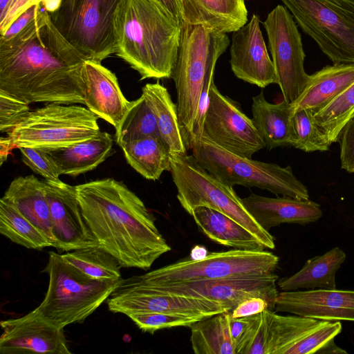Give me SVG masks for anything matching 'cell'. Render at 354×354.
<instances>
[{
  "instance_id": "obj_1",
  "label": "cell",
  "mask_w": 354,
  "mask_h": 354,
  "mask_svg": "<svg viewBox=\"0 0 354 354\" xmlns=\"http://www.w3.org/2000/svg\"><path fill=\"white\" fill-rule=\"evenodd\" d=\"M85 60L57 30L41 2L25 28L0 40V92L28 104H85Z\"/></svg>"
},
{
  "instance_id": "obj_2",
  "label": "cell",
  "mask_w": 354,
  "mask_h": 354,
  "mask_svg": "<svg viewBox=\"0 0 354 354\" xmlns=\"http://www.w3.org/2000/svg\"><path fill=\"white\" fill-rule=\"evenodd\" d=\"M77 199L99 247L121 267L149 270L171 248L143 201L112 178L75 186Z\"/></svg>"
},
{
  "instance_id": "obj_3",
  "label": "cell",
  "mask_w": 354,
  "mask_h": 354,
  "mask_svg": "<svg viewBox=\"0 0 354 354\" xmlns=\"http://www.w3.org/2000/svg\"><path fill=\"white\" fill-rule=\"evenodd\" d=\"M118 50L140 80L170 78L182 26L156 0H127L116 19Z\"/></svg>"
},
{
  "instance_id": "obj_4",
  "label": "cell",
  "mask_w": 354,
  "mask_h": 354,
  "mask_svg": "<svg viewBox=\"0 0 354 354\" xmlns=\"http://www.w3.org/2000/svg\"><path fill=\"white\" fill-rule=\"evenodd\" d=\"M247 317L236 354H326L342 330L340 321L280 315L270 310Z\"/></svg>"
},
{
  "instance_id": "obj_5",
  "label": "cell",
  "mask_w": 354,
  "mask_h": 354,
  "mask_svg": "<svg viewBox=\"0 0 354 354\" xmlns=\"http://www.w3.org/2000/svg\"><path fill=\"white\" fill-rule=\"evenodd\" d=\"M43 272L48 275V289L34 310L61 328L83 322L106 301L122 279L92 278L53 251L48 252Z\"/></svg>"
},
{
  "instance_id": "obj_6",
  "label": "cell",
  "mask_w": 354,
  "mask_h": 354,
  "mask_svg": "<svg viewBox=\"0 0 354 354\" xmlns=\"http://www.w3.org/2000/svg\"><path fill=\"white\" fill-rule=\"evenodd\" d=\"M230 44L226 33L201 24L182 26L178 57L172 73L179 121L187 146L193 133L206 75L215 68ZM188 148V147H187Z\"/></svg>"
},
{
  "instance_id": "obj_7",
  "label": "cell",
  "mask_w": 354,
  "mask_h": 354,
  "mask_svg": "<svg viewBox=\"0 0 354 354\" xmlns=\"http://www.w3.org/2000/svg\"><path fill=\"white\" fill-rule=\"evenodd\" d=\"M170 161L177 199L189 214L198 207L215 209L246 228L266 249L275 248L274 236L251 216L233 187L207 171L193 155L171 156Z\"/></svg>"
},
{
  "instance_id": "obj_8",
  "label": "cell",
  "mask_w": 354,
  "mask_h": 354,
  "mask_svg": "<svg viewBox=\"0 0 354 354\" xmlns=\"http://www.w3.org/2000/svg\"><path fill=\"white\" fill-rule=\"evenodd\" d=\"M188 148L202 167L230 186L257 187L277 196L309 199L307 187L294 175L290 166L234 154L203 136L192 138Z\"/></svg>"
},
{
  "instance_id": "obj_9",
  "label": "cell",
  "mask_w": 354,
  "mask_h": 354,
  "mask_svg": "<svg viewBox=\"0 0 354 354\" xmlns=\"http://www.w3.org/2000/svg\"><path fill=\"white\" fill-rule=\"evenodd\" d=\"M127 0H60L49 17L87 60L100 62L118 50L116 19Z\"/></svg>"
},
{
  "instance_id": "obj_10",
  "label": "cell",
  "mask_w": 354,
  "mask_h": 354,
  "mask_svg": "<svg viewBox=\"0 0 354 354\" xmlns=\"http://www.w3.org/2000/svg\"><path fill=\"white\" fill-rule=\"evenodd\" d=\"M98 118L82 106L50 102L30 110L7 136L15 149L65 147L98 135Z\"/></svg>"
},
{
  "instance_id": "obj_11",
  "label": "cell",
  "mask_w": 354,
  "mask_h": 354,
  "mask_svg": "<svg viewBox=\"0 0 354 354\" xmlns=\"http://www.w3.org/2000/svg\"><path fill=\"white\" fill-rule=\"evenodd\" d=\"M333 64L354 63V0H281Z\"/></svg>"
},
{
  "instance_id": "obj_12",
  "label": "cell",
  "mask_w": 354,
  "mask_h": 354,
  "mask_svg": "<svg viewBox=\"0 0 354 354\" xmlns=\"http://www.w3.org/2000/svg\"><path fill=\"white\" fill-rule=\"evenodd\" d=\"M279 261L277 255L266 250L233 249L209 253L198 261H178L132 278L144 283H167L268 274L274 272Z\"/></svg>"
},
{
  "instance_id": "obj_13",
  "label": "cell",
  "mask_w": 354,
  "mask_h": 354,
  "mask_svg": "<svg viewBox=\"0 0 354 354\" xmlns=\"http://www.w3.org/2000/svg\"><path fill=\"white\" fill-rule=\"evenodd\" d=\"M283 100L292 104L305 89L309 75L304 69L301 37L287 8L277 6L263 22Z\"/></svg>"
},
{
  "instance_id": "obj_14",
  "label": "cell",
  "mask_w": 354,
  "mask_h": 354,
  "mask_svg": "<svg viewBox=\"0 0 354 354\" xmlns=\"http://www.w3.org/2000/svg\"><path fill=\"white\" fill-rule=\"evenodd\" d=\"M274 272L234 276L223 279L193 282L151 283L122 279L124 284L145 288L167 295L205 298L223 303L231 311L241 301L253 297L266 299L274 310V300L279 293Z\"/></svg>"
},
{
  "instance_id": "obj_15",
  "label": "cell",
  "mask_w": 354,
  "mask_h": 354,
  "mask_svg": "<svg viewBox=\"0 0 354 354\" xmlns=\"http://www.w3.org/2000/svg\"><path fill=\"white\" fill-rule=\"evenodd\" d=\"M201 136L234 154L248 158L266 147L252 119L243 112L236 102L223 95L214 83L209 91Z\"/></svg>"
},
{
  "instance_id": "obj_16",
  "label": "cell",
  "mask_w": 354,
  "mask_h": 354,
  "mask_svg": "<svg viewBox=\"0 0 354 354\" xmlns=\"http://www.w3.org/2000/svg\"><path fill=\"white\" fill-rule=\"evenodd\" d=\"M109 310L127 316L135 313H162L208 317L230 312L223 303L205 298L162 294L120 282L106 299Z\"/></svg>"
},
{
  "instance_id": "obj_17",
  "label": "cell",
  "mask_w": 354,
  "mask_h": 354,
  "mask_svg": "<svg viewBox=\"0 0 354 354\" xmlns=\"http://www.w3.org/2000/svg\"><path fill=\"white\" fill-rule=\"evenodd\" d=\"M54 248L61 251L99 247L83 216L75 186L44 180Z\"/></svg>"
},
{
  "instance_id": "obj_18",
  "label": "cell",
  "mask_w": 354,
  "mask_h": 354,
  "mask_svg": "<svg viewBox=\"0 0 354 354\" xmlns=\"http://www.w3.org/2000/svg\"><path fill=\"white\" fill-rule=\"evenodd\" d=\"M1 354H71L64 328L41 317L34 310L23 317L1 322Z\"/></svg>"
},
{
  "instance_id": "obj_19",
  "label": "cell",
  "mask_w": 354,
  "mask_h": 354,
  "mask_svg": "<svg viewBox=\"0 0 354 354\" xmlns=\"http://www.w3.org/2000/svg\"><path fill=\"white\" fill-rule=\"evenodd\" d=\"M259 22V17L253 15L248 24L233 32L230 63L237 78L266 88L270 84H277V80Z\"/></svg>"
},
{
  "instance_id": "obj_20",
  "label": "cell",
  "mask_w": 354,
  "mask_h": 354,
  "mask_svg": "<svg viewBox=\"0 0 354 354\" xmlns=\"http://www.w3.org/2000/svg\"><path fill=\"white\" fill-rule=\"evenodd\" d=\"M274 311L331 322H354V290L282 291L274 300Z\"/></svg>"
},
{
  "instance_id": "obj_21",
  "label": "cell",
  "mask_w": 354,
  "mask_h": 354,
  "mask_svg": "<svg viewBox=\"0 0 354 354\" xmlns=\"http://www.w3.org/2000/svg\"><path fill=\"white\" fill-rule=\"evenodd\" d=\"M85 104L116 129L131 104L123 95L115 75L100 62L85 60L82 68Z\"/></svg>"
},
{
  "instance_id": "obj_22",
  "label": "cell",
  "mask_w": 354,
  "mask_h": 354,
  "mask_svg": "<svg viewBox=\"0 0 354 354\" xmlns=\"http://www.w3.org/2000/svg\"><path fill=\"white\" fill-rule=\"evenodd\" d=\"M241 200L254 220L268 231L283 223L305 225L317 221L323 215L320 205L309 199L272 198L251 193Z\"/></svg>"
},
{
  "instance_id": "obj_23",
  "label": "cell",
  "mask_w": 354,
  "mask_h": 354,
  "mask_svg": "<svg viewBox=\"0 0 354 354\" xmlns=\"http://www.w3.org/2000/svg\"><path fill=\"white\" fill-rule=\"evenodd\" d=\"M252 120L268 150L285 146L293 147L296 136L293 127L292 104L283 100L268 102L263 91L252 98Z\"/></svg>"
},
{
  "instance_id": "obj_24",
  "label": "cell",
  "mask_w": 354,
  "mask_h": 354,
  "mask_svg": "<svg viewBox=\"0 0 354 354\" xmlns=\"http://www.w3.org/2000/svg\"><path fill=\"white\" fill-rule=\"evenodd\" d=\"M113 138L107 132L68 146L42 149L60 175L76 176L93 170L112 152Z\"/></svg>"
},
{
  "instance_id": "obj_25",
  "label": "cell",
  "mask_w": 354,
  "mask_h": 354,
  "mask_svg": "<svg viewBox=\"0 0 354 354\" xmlns=\"http://www.w3.org/2000/svg\"><path fill=\"white\" fill-rule=\"evenodd\" d=\"M354 83V63L333 64L309 75L306 86L292 104L294 112L308 109L312 113L322 109Z\"/></svg>"
},
{
  "instance_id": "obj_26",
  "label": "cell",
  "mask_w": 354,
  "mask_h": 354,
  "mask_svg": "<svg viewBox=\"0 0 354 354\" xmlns=\"http://www.w3.org/2000/svg\"><path fill=\"white\" fill-rule=\"evenodd\" d=\"M15 206L47 237L54 247V237L44 181L34 175L18 176L10 184L2 197Z\"/></svg>"
},
{
  "instance_id": "obj_27",
  "label": "cell",
  "mask_w": 354,
  "mask_h": 354,
  "mask_svg": "<svg viewBox=\"0 0 354 354\" xmlns=\"http://www.w3.org/2000/svg\"><path fill=\"white\" fill-rule=\"evenodd\" d=\"M346 258L344 250L335 247L309 259L295 274L278 279L277 285L281 291L337 289L335 275Z\"/></svg>"
},
{
  "instance_id": "obj_28",
  "label": "cell",
  "mask_w": 354,
  "mask_h": 354,
  "mask_svg": "<svg viewBox=\"0 0 354 354\" xmlns=\"http://www.w3.org/2000/svg\"><path fill=\"white\" fill-rule=\"evenodd\" d=\"M185 23L234 32L248 22L245 0H188Z\"/></svg>"
},
{
  "instance_id": "obj_29",
  "label": "cell",
  "mask_w": 354,
  "mask_h": 354,
  "mask_svg": "<svg viewBox=\"0 0 354 354\" xmlns=\"http://www.w3.org/2000/svg\"><path fill=\"white\" fill-rule=\"evenodd\" d=\"M190 215L201 232L218 244L236 250L266 249L246 228L220 212L206 207H198Z\"/></svg>"
},
{
  "instance_id": "obj_30",
  "label": "cell",
  "mask_w": 354,
  "mask_h": 354,
  "mask_svg": "<svg viewBox=\"0 0 354 354\" xmlns=\"http://www.w3.org/2000/svg\"><path fill=\"white\" fill-rule=\"evenodd\" d=\"M156 118L160 138L171 156L185 155L187 146L180 124L178 109L167 88L156 83H147L142 88Z\"/></svg>"
},
{
  "instance_id": "obj_31",
  "label": "cell",
  "mask_w": 354,
  "mask_h": 354,
  "mask_svg": "<svg viewBox=\"0 0 354 354\" xmlns=\"http://www.w3.org/2000/svg\"><path fill=\"white\" fill-rule=\"evenodd\" d=\"M230 317V312L219 313L190 326L193 352L196 354H236Z\"/></svg>"
},
{
  "instance_id": "obj_32",
  "label": "cell",
  "mask_w": 354,
  "mask_h": 354,
  "mask_svg": "<svg viewBox=\"0 0 354 354\" xmlns=\"http://www.w3.org/2000/svg\"><path fill=\"white\" fill-rule=\"evenodd\" d=\"M128 164L147 180H157L170 171V153L158 138L147 137L120 147Z\"/></svg>"
},
{
  "instance_id": "obj_33",
  "label": "cell",
  "mask_w": 354,
  "mask_h": 354,
  "mask_svg": "<svg viewBox=\"0 0 354 354\" xmlns=\"http://www.w3.org/2000/svg\"><path fill=\"white\" fill-rule=\"evenodd\" d=\"M147 137L161 139L156 115L146 97L131 102L120 124L115 129V139L120 147L128 142Z\"/></svg>"
},
{
  "instance_id": "obj_34",
  "label": "cell",
  "mask_w": 354,
  "mask_h": 354,
  "mask_svg": "<svg viewBox=\"0 0 354 354\" xmlns=\"http://www.w3.org/2000/svg\"><path fill=\"white\" fill-rule=\"evenodd\" d=\"M0 233L13 243L28 249L52 247L50 241L38 227L2 198L0 200Z\"/></svg>"
},
{
  "instance_id": "obj_35",
  "label": "cell",
  "mask_w": 354,
  "mask_h": 354,
  "mask_svg": "<svg viewBox=\"0 0 354 354\" xmlns=\"http://www.w3.org/2000/svg\"><path fill=\"white\" fill-rule=\"evenodd\" d=\"M312 115L329 142H337L342 129L354 115V83Z\"/></svg>"
},
{
  "instance_id": "obj_36",
  "label": "cell",
  "mask_w": 354,
  "mask_h": 354,
  "mask_svg": "<svg viewBox=\"0 0 354 354\" xmlns=\"http://www.w3.org/2000/svg\"><path fill=\"white\" fill-rule=\"evenodd\" d=\"M61 255L66 261L92 278L122 279L121 266L118 261L100 247L76 250Z\"/></svg>"
},
{
  "instance_id": "obj_37",
  "label": "cell",
  "mask_w": 354,
  "mask_h": 354,
  "mask_svg": "<svg viewBox=\"0 0 354 354\" xmlns=\"http://www.w3.org/2000/svg\"><path fill=\"white\" fill-rule=\"evenodd\" d=\"M292 122L296 136L293 147L305 152L325 151L329 149L331 143L314 122L310 110L295 111Z\"/></svg>"
},
{
  "instance_id": "obj_38",
  "label": "cell",
  "mask_w": 354,
  "mask_h": 354,
  "mask_svg": "<svg viewBox=\"0 0 354 354\" xmlns=\"http://www.w3.org/2000/svg\"><path fill=\"white\" fill-rule=\"evenodd\" d=\"M144 333L153 334L156 331L180 326H189L203 319L199 317L162 313H135L128 315Z\"/></svg>"
},
{
  "instance_id": "obj_39",
  "label": "cell",
  "mask_w": 354,
  "mask_h": 354,
  "mask_svg": "<svg viewBox=\"0 0 354 354\" xmlns=\"http://www.w3.org/2000/svg\"><path fill=\"white\" fill-rule=\"evenodd\" d=\"M19 149L23 162L35 174L41 176L46 181H61L57 168L44 149L26 147Z\"/></svg>"
},
{
  "instance_id": "obj_40",
  "label": "cell",
  "mask_w": 354,
  "mask_h": 354,
  "mask_svg": "<svg viewBox=\"0 0 354 354\" xmlns=\"http://www.w3.org/2000/svg\"><path fill=\"white\" fill-rule=\"evenodd\" d=\"M30 111L29 104L0 92V131L8 133Z\"/></svg>"
},
{
  "instance_id": "obj_41",
  "label": "cell",
  "mask_w": 354,
  "mask_h": 354,
  "mask_svg": "<svg viewBox=\"0 0 354 354\" xmlns=\"http://www.w3.org/2000/svg\"><path fill=\"white\" fill-rule=\"evenodd\" d=\"M342 169L354 173V115L347 122L339 134Z\"/></svg>"
},
{
  "instance_id": "obj_42",
  "label": "cell",
  "mask_w": 354,
  "mask_h": 354,
  "mask_svg": "<svg viewBox=\"0 0 354 354\" xmlns=\"http://www.w3.org/2000/svg\"><path fill=\"white\" fill-rule=\"evenodd\" d=\"M60 0H12L6 10L0 15V32L6 30L23 12L32 4L44 2L48 12L58 8Z\"/></svg>"
},
{
  "instance_id": "obj_43",
  "label": "cell",
  "mask_w": 354,
  "mask_h": 354,
  "mask_svg": "<svg viewBox=\"0 0 354 354\" xmlns=\"http://www.w3.org/2000/svg\"><path fill=\"white\" fill-rule=\"evenodd\" d=\"M266 310H274V308L266 299L253 297L241 301L230 311V314L232 318H241L252 316Z\"/></svg>"
},
{
  "instance_id": "obj_44",
  "label": "cell",
  "mask_w": 354,
  "mask_h": 354,
  "mask_svg": "<svg viewBox=\"0 0 354 354\" xmlns=\"http://www.w3.org/2000/svg\"><path fill=\"white\" fill-rule=\"evenodd\" d=\"M41 3V2L32 4L29 6L14 20L6 30L0 32V40H8L25 28L36 16Z\"/></svg>"
},
{
  "instance_id": "obj_45",
  "label": "cell",
  "mask_w": 354,
  "mask_h": 354,
  "mask_svg": "<svg viewBox=\"0 0 354 354\" xmlns=\"http://www.w3.org/2000/svg\"><path fill=\"white\" fill-rule=\"evenodd\" d=\"M181 25L185 24L183 8L180 0H156Z\"/></svg>"
},
{
  "instance_id": "obj_46",
  "label": "cell",
  "mask_w": 354,
  "mask_h": 354,
  "mask_svg": "<svg viewBox=\"0 0 354 354\" xmlns=\"http://www.w3.org/2000/svg\"><path fill=\"white\" fill-rule=\"evenodd\" d=\"M15 149L10 138L1 136L0 138V164L1 165L7 160L8 155L12 149Z\"/></svg>"
},
{
  "instance_id": "obj_47",
  "label": "cell",
  "mask_w": 354,
  "mask_h": 354,
  "mask_svg": "<svg viewBox=\"0 0 354 354\" xmlns=\"http://www.w3.org/2000/svg\"><path fill=\"white\" fill-rule=\"evenodd\" d=\"M209 254L207 249L202 245H195L190 252L189 259L198 261L205 258Z\"/></svg>"
},
{
  "instance_id": "obj_48",
  "label": "cell",
  "mask_w": 354,
  "mask_h": 354,
  "mask_svg": "<svg viewBox=\"0 0 354 354\" xmlns=\"http://www.w3.org/2000/svg\"><path fill=\"white\" fill-rule=\"evenodd\" d=\"M11 1L12 0H0V15L6 12Z\"/></svg>"
},
{
  "instance_id": "obj_49",
  "label": "cell",
  "mask_w": 354,
  "mask_h": 354,
  "mask_svg": "<svg viewBox=\"0 0 354 354\" xmlns=\"http://www.w3.org/2000/svg\"><path fill=\"white\" fill-rule=\"evenodd\" d=\"M183 8V17L188 8V0H180Z\"/></svg>"
}]
</instances>
